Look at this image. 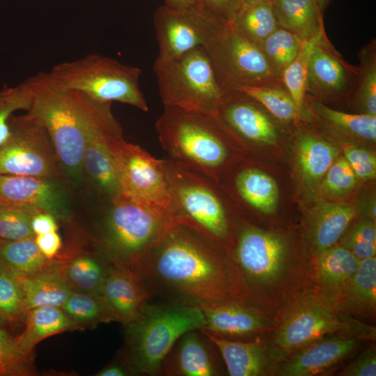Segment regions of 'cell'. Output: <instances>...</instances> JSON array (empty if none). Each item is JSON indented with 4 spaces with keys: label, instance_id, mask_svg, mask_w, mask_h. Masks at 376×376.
<instances>
[{
    "label": "cell",
    "instance_id": "obj_1",
    "mask_svg": "<svg viewBox=\"0 0 376 376\" xmlns=\"http://www.w3.org/2000/svg\"><path fill=\"white\" fill-rule=\"evenodd\" d=\"M150 300L202 308L228 299V260L174 222L140 266Z\"/></svg>",
    "mask_w": 376,
    "mask_h": 376
},
{
    "label": "cell",
    "instance_id": "obj_2",
    "mask_svg": "<svg viewBox=\"0 0 376 376\" xmlns=\"http://www.w3.org/2000/svg\"><path fill=\"white\" fill-rule=\"evenodd\" d=\"M33 99L27 111L47 128L60 165L72 176L80 177L88 131L104 111L107 102L59 86L48 72L30 77Z\"/></svg>",
    "mask_w": 376,
    "mask_h": 376
},
{
    "label": "cell",
    "instance_id": "obj_3",
    "mask_svg": "<svg viewBox=\"0 0 376 376\" xmlns=\"http://www.w3.org/2000/svg\"><path fill=\"white\" fill-rule=\"evenodd\" d=\"M155 129L169 158L218 182L234 134L217 113L164 107Z\"/></svg>",
    "mask_w": 376,
    "mask_h": 376
},
{
    "label": "cell",
    "instance_id": "obj_4",
    "mask_svg": "<svg viewBox=\"0 0 376 376\" xmlns=\"http://www.w3.org/2000/svg\"><path fill=\"white\" fill-rule=\"evenodd\" d=\"M164 167L171 199L168 211L173 221L220 253L230 244L233 233L218 182L169 157Z\"/></svg>",
    "mask_w": 376,
    "mask_h": 376
},
{
    "label": "cell",
    "instance_id": "obj_5",
    "mask_svg": "<svg viewBox=\"0 0 376 376\" xmlns=\"http://www.w3.org/2000/svg\"><path fill=\"white\" fill-rule=\"evenodd\" d=\"M108 199L97 239L99 251L113 265L137 273L175 221L167 210L138 203L121 194Z\"/></svg>",
    "mask_w": 376,
    "mask_h": 376
},
{
    "label": "cell",
    "instance_id": "obj_6",
    "mask_svg": "<svg viewBox=\"0 0 376 376\" xmlns=\"http://www.w3.org/2000/svg\"><path fill=\"white\" fill-rule=\"evenodd\" d=\"M205 323L200 307L150 300L125 326L123 354L136 375H159L162 361L177 340Z\"/></svg>",
    "mask_w": 376,
    "mask_h": 376
},
{
    "label": "cell",
    "instance_id": "obj_7",
    "mask_svg": "<svg viewBox=\"0 0 376 376\" xmlns=\"http://www.w3.org/2000/svg\"><path fill=\"white\" fill-rule=\"evenodd\" d=\"M61 87L83 92L101 102L130 104L148 111V107L139 88L141 70L116 59L91 54L81 58L63 62L48 72Z\"/></svg>",
    "mask_w": 376,
    "mask_h": 376
},
{
    "label": "cell",
    "instance_id": "obj_8",
    "mask_svg": "<svg viewBox=\"0 0 376 376\" xmlns=\"http://www.w3.org/2000/svg\"><path fill=\"white\" fill-rule=\"evenodd\" d=\"M164 107L217 113L230 93L219 84L203 47L163 63H154Z\"/></svg>",
    "mask_w": 376,
    "mask_h": 376
},
{
    "label": "cell",
    "instance_id": "obj_9",
    "mask_svg": "<svg viewBox=\"0 0 376 376\" xmlns=\"http://www.w3.org/2000/svg\"><path fill=\"white\" fill-rule=\"evenodd\" d=\"M203 47L219 84L227 92L283 85L260 47L240 33L232 22H222Z\"/></svg>",
    "mask_w": 376,
    "mask_h": 376
},
{
    "label": "cell",
    "instance_id": "obj_10",
    "mask_svg": "<svg viewBox=\"0 0 376 376\" xmlns=\"http://www.w3.org/2000/svg\"><path fill=\"white\" fill-rule=\"evenodd\" d=\"M288 249L280 236L249 224L240 226L228 260L232 292L246 294L276 281L285 268Z\"/></svg>",
    "mask_w": 376,
    "mask_h": 376
},
{
    "label": "cell",
    "instance_id": "obj_11",
    "mask_svg": "<svg viewBox=\"0 0 376 376\" xmlns=\"http://www.w3.org/2000/svg\"><path fill=\"white\" fill-rule=\"evenodd\" d=\"M10 134L0 146V175L56 178L59 160L50 135L35 115H13Z\"/></svg>",
    "mask_w": 376,
    "mask_h": 376
},
{
    "label": "cell",
    "instance_id": "obj_12",
    "mask_svg": "<svg viewBox=\"0 0 376 376\" xmlns=\"http://www.w3.org/2000/svg\"><path fill=\"white\" fill-rule=\"evenodd\" d=\"M224 22L196 4L185 8L159 6L153 16L159 49L155 62H166L204 47Z\"/></svg>",
    "mask_w": 376,
    "mask_h": 376
},
{
    "label": "cell",
    "instance_id": "obj_13",
    "mask_svg": "<svg viewBox=\"0 0 376 376\" xmlns=\"http://www.w3.org/2000/svg\"><path fill=\"white\" fill-rule=\"evenodd\" d=\"M116 151L120 194L138 203L168 211L171 199L164 159L154 157L123 137L118 140Z\"/></svg>",
    "mask_w": 376,
    "mask_h": 376
},
{
    "label": "cell",
    "instance_id": "obj_14",
    "mask_svg": "<svg viewBox=\"0 0 376 376\" xmlns=\"http://www.w3.org/2000/svg\"><path fill=\"white\" fill-rule=\"evenodd\" d=\"M358 67L347 63L324 33L318 38L309 61L306 92L322 98H340L356 91Z\"/></svg>",
    "mask_w": 376,
    "mask_h": 376
},
{
    "label": "cell",
    "instance_id": "obj_15",
    "mask_svg": "<svg viewBox=\"0 0 376 376\" xmlns=\"http://www.w3.org/2000/svg\"><path fill=\"white\" fill-rule=\"evenodd\" d=\"M343 320L319 301L306 300L285 320L275 336L276 345L292 351L317 341L327 334L351 329Z\"/></svg>",
    "mask_w": 376,
    "mask_h": 376
},
{
    "label": "cell",
    "instance_id": "obj_16",
    "mask_svg": "<svg viewBox=\"0 0 376 376\" xmlns=\"http://www.w3.org/2000/svg\"><path fill=\"white\" fill-rule=\"evenodd\" d=\"M0 202L27 205L68 221L71 210L56 178L0 175Z\"/></svg>",
    "mask_w": 376,
    "mask_h": 376
},
{
    "label": "cell",
    "instance_id": "obj_17",
    "mask_svg": "<svg viewBox=\"0 0 376 376\" xmlns=\"http://www.w3.org/2000/svg\"><path fill=\"white\" fill-rule=\"evenodd\" d=\"M217 347L201 329L182 334L164 359L159 375L216 376L220 373Z\"/></svg>",
    "mask_w": 376,
    "mask_h": 376
},
{
    "label": "cell",
    "instance_id": "obj_18",
    "mask_svg": "<svg viewBox=\"0 0 376 376\" xmlns=\"http://www.w3.org/2000/svg\"><path fill=\"white\" fill-rule=\"evenodd\" d=\"M229 93L217 113L234 135L251 144H275L276 126L258 103L241 91Z\"/></svg>",
    "mask_w": 376,
    "mask_h": 376
},
{
    "label": "cell",
    "instance_id": "obj_19",
    "mask_svg": "<svg viewBox=\"0 0 376 376\" xmlns=\"http://www.w3.org/2000/svg\"><path fill=\"white\" fill-rule=\"evenodd\" d=\"M117 322L125 327L132 322L150 300V295L140 276L135 272L113 266L102 289Z\"/></svg>",
    "mask_w": 376,
    "mask_h": 376
},
{
    "label": "cell",
    "instance_id": "obj_20",
    "mask_svg": "<svg viewBox=\"0 0 376 376\" xmlns=\"http://www.w3.org/2000/svg\"><path fill=\"white\" fill-rule=\"evenodd\" d=\"M205 332L221 338L246 336L265 328L266 320L253 308L233 300L207 305L201 308Z\"/></svg>",
    "mask_w": 376,
    "mask_h": 376
},
{
    "label": "cell",
    "instance_id": "obj_21",
    "mask_svg": "<svg viewBox=\"0 0 376 376\" xmlns=\"http://www.w3.org/2000/svg\"><path fill=\"white\" fill-rule=\"evenodd\" d=\"M299 352L280 372L284 376L318 374L344 359L357 346L354 338L334 337L315 341Z\"/></svg>",
    "mask_w": 376,
    "mask_h": 376
},
{
    "label": "cell",
    "instance_id": "obj_22",
    "mask_svg": "<svg viewBox=\"0 0 376 376\" xmlns=\"http://www.w3.org/2000/svg\"><path fill=\"white\" fill-rule=\"evenodd\" d=\"M355 215L352 206L341 202H323L315 206L310 214L308 226L316 253L320 254L334 246Z\"/></svg>",
    "mask_w": 376,
    "mask_h": 376
},
{
    "label": "cell",
    "instance_id": "obj_23",
    "mask_svg": "<svg viewBox=\"0 0 376 376\" xmlns=\"http://www.w3.org/2000/svg\"><path fill=\"white\" fill-rule=\"evenodd\" d=\"M232 188L240 201L262 213L275 211L279 202V188L274 179L252 166L240 169L233 175Z\"/></svg>",
    "mask_w": 376,
    "mask_h": 376
},
{
    "label": "cell",
    "instance_id": "obj_24",
    "mask_svg": "<svg viewBox=\"0 0 376 376\" xmlns=\"http://www.w3.org/2000/svg\"><path fill=\"white\" fill-rule=\"evenodd\" d=\"M272 8L279 27L302 40L325 32L323 13L315 0H274Z\"/></svg>",
    "mask_w": 376,
    "mask_h": 376
},
{
    "label": "cell",
    "instance_id": "obj_25",
    "mask_svg": "<svg viewBox=\"0 0 376 376\" xmlns=\"http://www.w3.org/2000/svg\"><path fill=\"white\" fill-rule=\"evenodd\" d=\"M19 278L26 313L42 306L61 308L74 291L56 268L45 267L32 275Z\"/></svg>",
    "mask_w": 376,
    "mask_h": 376
},
{
    "label": "cell",
    "instance_id": "obj_26",
    "mask_svg": "<svg viewBox=\"0 0 376 376\" xmlns=\"http://www.w3.org/2000/svg\"><path fill=\"white\" fill-rule=\"evenodd\" d=\"M113 265L101 253L80 254L71 258L63 267H56L74 291L102 296L106 277Z\"/></svg>",
    "mask_w": 376,
    "mask_h": 376
},
{
    "label": "cell",
    "instance_id": "obj_27",
    "mask_svg": "<svg viewBox=\"0 0 376 376\" xmlns=\"http://www.w3.org/2000/svg\"><path fill=\"white\" fill-rule=\"evenodd\" d=\"M203 331L217 347L229 375L257 376L263 373L266 354L261 343L221 338Z\"/></svg>",
    "mask_w": 376,
    "mask_h": 376
},
{
    "label": "cell",
    "instance_id": "obj_28",
    "mask_svg": "<svg viewBox=\"0 0 376 376\" xmlns=\"http://www.w3.org/2000/svg\"><path fill=\"white\" fill-rule=\"evenodd\" d=\"M24 331L16 337L18 345L31 353L35 345L44 338L71 329H81L56 306H42L28 311Z\"/></svg>",
    "mask_w": 376,
    "mask_h": 376
},
{
    "label": "cell",
    "instance_id": "obj_29",
    "mask_svg": "<svg viewBox=\"0 0 376 376\" xmlns=\"http://www.w3.org/2000/svg\"><path fill=\"white\" fill-rule=\"evenodd\" d=\"M297 149L299 171L304 180L310 185L322 180L338 155L336 147L307 134L299 137Z\"/></svg>",
    "mask_w": 376,
    "mask_h": 376
},
{
    "label": "cell",
    "instance_id": "obj_30",
    "mask_svg": "<svg viewBox=\"0 0 376 376\" xmlns=\"http://www.w3.org/2000/svg\"><path fill=\"white\" fill-rule=\"evenodd\" d=\"M34 239L0 240V265L19 277L32 275L45 268L48 259Z\"/></svg>",
    "mask_w": 376,
    "mask_h": 376
},
{
    "label": "cell",
    "instance_id": "obj_31",
    "mask_svg": "<svg viewBox=\"0 0 376 376\" xmlns=\"http://www.w3.org/2000/svg\"><path fill=\"white\" fill-rule=\"evenodd\" d=\"M311 104L322 120L333 128L356 138L375 141L376 116L336 110L318 100L313 101Z\"/></svg>",
    "mask_w": 376,
    "mask_h": 376
},
{
    "label": "cell",
    "instance_id": "obj_32",
    "mask_svg": "<svg viewBox=\"0 0 376 376\" xmlns=\"http://www.w3.org/2000/svg\"><path fill=\"white\" fill-rule=\"evenodd\" d=\"M232 24L240 33L258 47L279 27L272 3L243 5Z\"/></svg>",
    "mask_w": 376,
    "mask_h": 376
},
{
    "label": "cell",
    "instance_id": "obj_33",
    "mask_svg": "<svg viewBox=\"0 0 376 376\" xmlns=\"http://www.w3.org/2000/svg\"><path fill=\"white\" fill-rule=\"evenodd\" d=\"M345 302L349 308L375 311L376 306V258L359 260L354 274L347 282Z\"/></svg>",
    "mask_w": 376,
    "mask_h": 376
},
{
    "label": "cell",
    "instance_id": "obj_34",
    "mask_svg": "<svg viewBox=\"0 0 376 376\" xmlns=\"http://www.w3.org/2000/svg\"><path fill=\"white\" fill-rule=\"evenodd\" d=\"M61 308L80 327L117 321L113 311L102 296L73 291Z\"/></svg>",
    "mask_w": 376,
    "mask_h": 376
},
{
    "label": "cell",
    "instance_id": "obj_35",
    "mask_svg": "<svg viewBox=\"0 0 376 376\" xmlns=\"http://www.w3.org/2000/svg\"><path fill=\"white\" fill-rule=\"evenodd\" d=\"M319 255L318 276L321 283L328 286H339L347 283L359 263L343 246H332Z\"/></svg>",
    "mask_w": 376,
    "mask_h": 376
},
{
    "label": "cell",
    "instance_id": "obj_36",
    "mask_svg": "<svg viewBox=\"0 0 376 376\" xmlns=\"http://www.w3.org/2000/svg\"><path fill=\"white\" fill-rule=\"evenodd\" d=\"M238 91L256 101L280 121L297 122L301 118V113L283 85L246 87Z\"/></svg>",
    "mask_w": 376,
    "mask_h": 376
},
{
    "label": "cell",
    "instance_id": "obj_37",
    "mask_svg": "<svg viewBox=\"0 0 376 376\" xmlns=\"http://www.w3.org/2000/svg\"><path fill=\"white\" fill-rule=\"evenodd\" d=\"M304 41L295 34L279 27L259 45L272 70L281 81L283 71L295 58Z\"/></svg>",
    "mask_w": 376,
    "mask_h": 376
},
{
    "label": "cell",
    "instance_id": "obj_38",
    "mask_svg": "<svg viewBox=\"0 0 376 376\" xmlns=\"http://www.w3.org/2000/svg\"><path fill=\"white\" fill-rule=\"evenodd\" d=\"M359 66L356 88L361 113L376 116V45L372 40L359 52Z\"/></svg>",
    "mask_w": 376,
    "mask_h": 376
},
{
    "label": "cell",
    "instance_id": "obj_39",
    "mask_svg": "<svg viewBox=\"0 0 376 376\" xmlns=\"http://www.w3.org/2000/svg\"><path fill=\"white\" fill-rule=\"evenodd\" d=\"M40 211L31 205L0 202V240L34 239L32 219Z\"/></svg>",
    "mask_w": 376,
    "mask_h": 376
},
{
    "label": "cell",
    "instance_id": "obj_40",
    "mask_svg": "<svg viewBox=\"0 0 376 376\" xmlns=\"http://www.w3.org/2000/svg\"><path fill=\"white\" fill-rule=\"evenodd\" d=\"M319 36L303 42L297 56L281 75V82L292 97L301 115L306 95V86L308 64L314 45Z\"/></svg>",
    "mask_w": 376,
    "mask_h": 376
},
{
    "label": "cell",
    "instance_id": "obj_41",
    "mask_svg": "<svg viewBox=\"0 0 376 376\" xmlns=\"http://www.w3.org/2000/svg\"><path fill=\"white\" fill-rule=\"evenodd\" d=\"M32 99L33 89L30 77L15 86L5 85L0 90V146L10 134L11 116L18 110L27 111Z\"/></svg>",
    "mask_w": 376,
    "mask_h": 376
},
{
    "label": "cell",
    "instance_id": "obj_42",
    "mask_svg": "<svg viewBox=\"0 0 376 376\" xmlns=\"http://www.w3.org/2000/svg\"><path fill=\"white\" fill-rule=\"evenodd\" d=\"M35 373L31 353L24 351L3 327H0V376H28Z\"/></svg>",
    "mask_w": 376,
    "mask_h": 376
},
{
    "label": "cell",
    "instance_id": "obj_43",
    "mask_svg": "<svg viewBox=\"0 0 376 376\" xmlns=\"http://www.w3.org/2000/svg\"><path fill=\"white\" fill-rule=\"evenodd\" d=\"M0 313L8 322L25 320L24 294L19 278L0 265Z\"/></svg>",
    "mask_w": 376,
    "mask_h": 376
},
{
    "label": "cell",
    "instance_id": "obj_44",
    "mask_svg": "<svg viewBox=\"0 0 376 376\" xmlns=\"http://www.w3.org/2000/svg\"><path fill=\"white\" fill-rule=\"evenodd\" d=\"M343 246L359 260L375 256L376 227L373 221L366 220L357 224L347 235Z\"/></svg>",
    "mask_w": 376,
    "mask_h": 376
},
{
    "label": "cell",
    "instance_id": "obj_45",
    "mask_svg": "<svg viewBox=\"0 0 376 376\" xmlns=\"http://www.w3.org/2000/svg\"><path fill=\"white\" fill-rule=\"evenodd\" d=\"M357 183V178L350 164L345 157H340L327 170L322 187L329 195L340 196L352 191Z\"/></svg>",
    "mask_w": 376,
    "mask_h": 376
},
{
    "label": "cell",
    "instance_id": "obj_46",
    "mask_svg": "<svg viewBox=\"0 0 376 376\" xmlns=\"http://www.w3.org/2000/svg\"><path fill=\"white\" fill-rule=\"evenodd\" d=\"M344 155L357 179L375 178L376 157L372 152L354 145H347L344 148Z\"/></svg>",
    "mask_w": 376,
    "mask_h": 376
},
{
    "label": "cell",
    "instance_id": "obj_47",
    "mask_svg": "<svg viewBox=\"0 0 376 376\" xmlns=\"http://www.w3.org/2000/svg\"><path fill=\"white\" fill-rule=\"evenodd\" d=\"M196 5L226 22H233L243 6L242 0H194Z\"/></svg>",
    "mask_w": 376,
    "mask_h": 376
},
{
    "label": "cell",
    "instance_id": "obj_48",
    "mask_svg": "<svg viewBox=\"0 0 376 376\" xmlns=\"http://www.w3.org/2000/svg\"><path fill=\"white\" fill-rule=\"evenodd\" d=\"M340 375L345 376H375L376 355L373 349L363 353L353 363L340 372Z\"/></svg>",
    "mask_w": 376,
    "mask_h": 376
},
{
    "label": "cell",
    "instance_id": "obj_49",
    "mask_svg": "<svg viewBox=\"0 0 376 376\" xmlns=\"http://www.w3.org/2000/svg\"><path fill=\"white\" fill-rule=\"evenodd\" d=\"M34 240L41 252L48 260L53 258L61 246V240L56 232L36 235Z\"/></svg>",
    "mask_w": 376,
    "mask_h": 376
},
{
    "label": "cell",
    "instance_id": "obj_50",
    "mask_svg": "<svg viewBox=\"0 0 376 376\" xmlns=\"http://www.w3.org/2000/svg\"><path fill=\"white\" fill-rule=\"evenodd\" d=\"M32 228L36 235L56 232L58 226L56 218L45 212H38L32 219Z\"/></svg>",
    "mask_w": 376,
    "mask_h": 376
},
{
    "label": "cell",
    "instance_id": "obj_51",
    "mask_svg": "<svg viewBox=\"0 0 376 376\" xmlns=\"http://www.w3.org/2000/svg\"><path fill=\"white\" fill-rule=\"evenodd\" d=\"M136 375V372L123 354H122L120 360L109 364L96 374L97 376H128Z\"/></svg>",
    "mask_w": 376,
    "mask_h": 376
},
{
    "label": "cell",
    "instance_id": "obj_52",
    "mask_svg": "<svg viewBox=\"0 0 376 376\" xmlns=\"http://www.w3.org/2000/svg\"><path fill=\"white\" fill-rule=\"evenodd\" d=\"M165 5L174 8H185L194 6V0H164Z\"/></svg>",
    "mask_w": 376,
    "mask_h": 376
},
{
    "label": "cell",
    "instance_id": "obj_53",
    "mask_svg": "<svg viewBox=\"0 0 376 376\" xmlns=\"http://www.w3.org/2000/svg\"><path fill=\"white\" fill-rule=\"evenodd\" d=\"M317 3L318 6H319L320 9L322 10V13L325 10V9L327 8L329 4L332 0H315Z\"/></svg>",
    "mask_w": 376,
    "mask_h": 376
},
{
    "label": "cell",
    "instance_id": "obj_54",
    "mask_svg": "<svg viewBox=\"0 0 376 376\" xmlns=\"http://www.w3.org/2000/svg\"><path fill=\"white\" fill-rule=\"evenodd\" d=\"M274 0H242L243 5L272 3Z\"/></svg>",
    "mask_w": 376,
    "mask_h": 376
},
{
    "label": "cell",
    "instance_id": "obj_55",
    "mask_svg": "<svg viewBox=\"0 0 376 376\" xmlns=\"http://www.w3.org/2000/svg\"><path fill=\"white\" fill-rule=\"evenodd\" d=\"M8 322L7 320L0 313V327H3Z\"/></svg>",
    "mask_w": 376,
    "mask_h": 376
}]
</instances>
